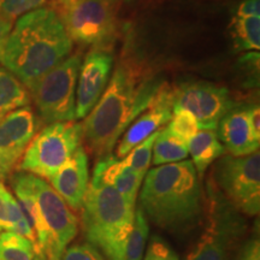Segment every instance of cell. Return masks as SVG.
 <instances>
[{
    "label": "cell",
    "mask_w": 260,
    "mask_h": 260,
    "mask_svg": "<svg viewBox=\"0 0 260 260\" xmlns=\"http://www.w3.org/2000/svg\"><path fill=\"white\" fill-rule=\"evenodd\" d=\"M161 84L134 61L119 63L95 106L81 123L86 151L98 159L111 154L126 128L151 106Z\"/></svg>",
    "instance_id": "6da1fadb"
},
{
    "label": "cell",
    "mask_w": 260,
    "mask_h": 260,
    "mask_svg": "<svg viewBox=\"0 0 260 260\" xmlns=\"http://www.w3.org/2000/svg\"><path fill=\"white\" fill-rule=\"evenodd\" d=\"M71 50L73 41L59 16L51 8H39L17 18L0 64L29 90Z\"/></svg>",
    "instance_id": "7a4b0ae2"
},
{
    "label": "cell",
    "mask_w": 260,
    "mask_h": 260,
    "mask_svg": "<svg viewBox=\"0 0 260 260\" xmlns=\"http://www.w3.org/2000/svg\"><path fill=\"white\" fill-rule=\"evenodd\" d=\"M141 209L155 225L186 233L204 214L203 190L191 160L155 167L147 171L140 191Z\"/></svg>",
    "instance_id": "3957f363"
},
{
    "label": "cell",
    "mask_w": 260,
    "mask_h": 260,
    "mask_svg": "<svg viewBox=\"0 0 260 260\" xmlns=\"http://www.w3.org/2000/svg\"><path fill=\"white\" fill-rule=\"evenodd\" d=\"M81 210L88 243L102 249L110 260H125L135 207L130 206L116 188L92 178Z\"/></svg>",
    "instance_id": "277c9868"
},
{
    "label": "cell",
    "mask_w": 260,
    "mask_h": 260,
    "mask_svg": "<svg viewBox=\"0 0 260 260\" xmlns=\"http://www.w3.org/2000/svg\"><path fill=\"white\" fill-rule=\"evenodd\" d=\"M71 41L106 50L117 35L115 0H52Z\"/></svg>",
    "instance_id": "5b68a950"
},
{
    "label": "cell",
    "mask_w": 260,
    "mask_h": 260,
    "mask_svg": "<svg viewBox=\"0 0 260 260\" xmlns=\"http://www.w3.org/2000/svg\"><path fill=\"white\" fill-rule=\"evenodd\" d=\"M32 189L41 220L38 256L42 260H59L79 234V218L46 180L32 175Z\"/></svg>",
    "instance_id": "8992f818"
},
{
    "label": "cell",
    "mask_w": 260,
    "mask_h": 260,
    "mask_svg": "<svg viewBox=\"0 0 260 260\" xmlns=\"http://www.w3.org/2000/svg\"><path fill=\"white\" fill-rule=\"evenodd\" d=\"M82 56L75 53L45 74L28 90L41 122L51 124L75 119L76 86Z\"/></svg>",
    "instance_id": "52a82bcc"
},
{
    "label": "cell",
    "mask_w": 260,
    "mask_h": 260,
    "mask_svg": "<svg viewBox=\"0 0 260 260\" xmlns=\"http://www.w3.org/2000/svg\"><path fill=\"white\" fill-rule=\"evenodd\" d=\"M82 141L81 123L56 122L37 133L18 164V171L50 181Z\"/></svg>",
    "instance_id": "ba28073f"
},
{
    "label": "cell",
    "mask_w": 260,
    "mask_h": 260,
    "mask_svg": "<svg viewBox=\"0 0 260 260\" xmlns=\"http://www.w3.org/2000/svg\"><path fill=\"white\" fill-rule=\"evenodd\" d=\"M219 194L237 212L253 217L260 210V154L224 155L213 171Z\"/></svg>",
    "instance_id": "9c48e42d"
},
{
    "label": "cell",
    "mask_w": 260,
    "mask_h": 260,
    "mask_svg": "<svg viewBox=\"0 0 260 260\" xmlns=\"http://www.w3.org/2000/svg\"><path fill=\"white\" fill-rule=\"evenodd\" d=\"M204 233L190 247L186 260H230L246 230L245 219L220 194H211Z\"/></svg>",
    "instance_id": "30bf717a"
},
{
    "label": "cell",
    "mask_w": 260,
    "mask_h": 260,
    "mask_svg": "<svg viewBox=\"0 0 260 260\" xmlns=\"http://www.w3.org/2000/svg\"><path fill=\"white\" fill-rule=\"evenodd\" d=\"M235 105L225 87L211 82H186L174 89V107L188 110L200 129H217L220 119Z\"/></svg>",
    "instance_id": "8fae6325"
},
{
    "label": "cell",
    "mask_w": 260,
    "mask_h": 260,
    "mask_svg": "<svg viewBox=\"0 0 260 260\" xmlns=\"http://www.w3.org/2000/svg\"><path fill=\"white\" fill-rule=\"evenodd\" d=\"M41 121L31 107H18L0 119V174L11 176L25 149L40 128Z\"/></svg>",
    "instance_id": "7c38bea8"
},
{
    "label": "cell",
    "mask_w": 260,
    "mask_h": 260,
    "mask_svg": "<svg viewBox=\"0 0 260 260\" xmlns=\"http://www.w3.org/2000/svg\"><path fill=\"white\" fill-rule=\"evenodd\" d=\"M113 57L107 50L89 51L81 64L76 86L75 118H84L95 106L111 77Z\"/></svg>",
    "instance_id": "4fadbf2b"
},
{
    "label": "cell",
    "mask_w": 260,
    "mask_h": 260,
    "mask_svg": "<svg viewBox=\"0 0 260 260\" xmlns=\"http://www.w3.org/2000/svg\"><path fill=\"white\" fill-rule=\"evenodd\" d=\"M174 109V89L161 84L153 103L126 128L116 149V158L121 159L142 142L146 138L158 132L171 119Z\"/></svg>",
    "instance_id": "5bb4252c"
},
{
    "label": "cell",
    "mask_w": 260,
    "mask_h": 260,
    "mask_svg": "<svg viewBox=\"0 0 260 260\" xmlns=\"http://www.w3.org/2000/svg\"><path fill=\"white\" fill-rule=\"evenodd\" d=\"M50 183L71 210H81L89 184V158L83 146L77 147L73 155L51 177Z\"/></svg>",
    "instance_id": "9a60e30c"
},
{
    "label": "cell",
    "mask_w": 260,
    "mask_h": 260,
    "mask_svg": "<svg viewBox=\"0 0 260 260\" xmlns=\"http://www.w3.org/2000/svg\"><path fill=\"white\" fill-rule=\"evenodd\" d=\"M248 107L235 105L217 125L219 141L234 157H243L259 151L260 141L254 138L249 125Z\"/></svg>",
    "instance_id": "2e32d148"
},
{
    "label": "cell",
    "mask_w": 260,
    "mask_h": 260,
    "mask_svg": "<svg viewBox=\"0 0 260 260\" xmlns=\"http://www.w3.org/2000/svg\"><path fill=\"white\" fill-rule=\"evenodd\" d=\"M144 178L132 168L126 167L122 159L111 154L99 159L93 171V180L116 188L126 203L133 207H135Z\"/></svg>",
    "instance_id": "e0dca14e"
},
{
    "label": "cell",
    "mask_w": 260,
    "mask_h": 260,
    "mask_svg": "<svg viewBox=\"0 0 260 260\" xmlns=\"http://www.w3.org/2000/svg\"><path fill=\"white\" fill-rule=\"evenodd\" d=\"M0 232H15L27 237L34 245L35 253L38 254L35 234L29 225L17 199L3 182H0Z\"/></svg>",
    "instance_id": "ac0fdd59"
},
{
    "label": "cell",
    "mask_w": 260,
    "mask_h": 260,
    "mask_svg": "<svg viewBox=\"0 0 260 260\" xmlns=\"http://www.w3.org/2000/svg\"><path fill=\"white\" fill-rule=\"evenodd\" d=\"M187 146L188 154H190L191 162L199 176H203L206 169L225 153V148L216 132L211 129H200Z\"/></svg>",
    "instance_id": "d6986e66"
},
{
    "label": "cell",
    "mask_w": 260,
    "mask_h": 260,
    "mask_svg": "<svg viewBox=\"0 0 260 260\" xmlns=\"http://www.w3.org/2000/svg\"><path fill=\"white\" fill-rule=\"evenodd\" d=\"M30 104V94L10 71L0 67V119L18 107Z\"/></svg>",
    "instance_id": "ffe728a7"
},
{
    "label": "cell",
    "mask_w": 260,
    "mask_h": 260,
    "mask_svg": "<svg viewBox=\"0 0 260 260\" xmlns=\"http://www.w3.org/2000/svg\"><path fill=\"white\" fill-rule=\"evenodd\" d=\"M188 157V146L172 136L167 128L159 130L152 149V162L155 167L184 160Z\"/></svg>",
    "instance_id": "44dd1931"
},
{
    "label": "cell",
    "mask_w": 260,
    "mask_h": 260,
    "mask_svg": "<svg viewBox=\"0 0 260 260\" xmlns=\"http://www.w3.org/2000/svg\"><path fill=\"white\" fill-rule=\"evenodd\" d=\"M230 34L236 51H258L260 48V18L235 17Z\"/></svg>",
    "instance_id": "7402d4cb"
},
{
    "label": "cell",
    "mask_w": 260,
    "mask_h": 260,
    "mask_svg": "<svg viewBox=\"0 0 260 260\" xmlns=\"http://www.w3.org/2000/svg\"><path fill=\"white\" fill-rule=\"evenodd\" d=\"M34 245L15 232L0 233V260H34Z\"/></svg>",
    "instance_id": "603a6c76"
},
{
    "label": "cell",
    "mask_w": 260,
    "mask_h": 260,
    "mask_svg": "<svg viewBox=\"0 0 260 260\" xmlns=\"http://www.w3.org/2000/svg\"><path fill=\"white\" fill-rule=\"evenodd\" d=\"M149 233L147 216L141 207L138 209L134 217V225L130 233L125 251V260H142L146 242Z\"/></svg>",
    "instance_id": "cb8c5ba5"
},
{
    "label": "cell",
    "mask_w": 260,
    "mask_h": 260,
    "mask_svg": "<svg viewBox=\"0 0 260 260\" xmlns=\"http://www.w3.org/2000/svg\"><path fill=\"white\" fill-rule=\"evenodd\" d=\"M165 128L172 136L187 145L200 130L197 118L188 110L177 109V107L172 109L171 119Z\"/></svg>",
    "instance_id": "d4e9b609"
},
{
    "label": "cell",
    "mask_w": 260,
    "mask_h": 260,
    "mask_svg": "<svg viewBox=\"0 0 260 260\" xmlns=\"http://www.w3.org/2000/svg\"><path fill=\"white\" fill-rule=\"evenodd\" d=\"M159 130L149 135L148 138H146L144 141L136 145L134 148H132V151L122 159V161L124 162L126 167L132 168L133 170L144 177L147 174L149 164H151L152 149H153L154 141L157 139Z\"/></svg>",
    "instance_id": "484cf974"
},
{
    "label": "cell",
    "mask_w": 260,
    "mask_h": 260,
    "mask_svg": "<svg viewBox=\"0 0 260 260\" xmlns=\"http://www.w3.org/2000/svg\"><path fill=\"white\" fill-rule=\"evenodd\" d=\"M47 2L52 0H0V12L14 22L32 10L42 8Z\"/></svg>",
    "instance_id": "4316f807"
},
{
    "label": "cell",
    "mask_w": 260,
    "mask_h": 260,
    "mask_svg": "<svg viewBox=\"0 0 260 260\" xmlns=\"http://www.w3.org/2000/svg\"><path fill=\"white\" fill-rule=\"evenodd\" d=\"M144 260H180V258L167 241L154 235L148 243Z\"/></svg>",
    "instance_id": "83f0119b"
},
{
    "label": "cell",
    "mask_w": 260,
    "mask_h": 260,
    "mask_svg": "<svg viewBox=\"0 0 260 260\" xmlns=\"http://www.w3.org/2000/svg\"><path fill=\"white\" fill-rule=\"evenodd\" d=\"M59 260H105V258L90 243L82 242L68 247Z\"/></svg>",
    "instance_id": "f1b7e54d"
},
{
    "label": "cell",
    "mask_w": 260,
    "mask_h": 260,
    "mask_svg": "<svg viewBox=\"0 0 260 260\" xmlns=\"http://www.w3.org/2000/svg\"><path fill=\"white\" fill-rule=\"evenodd\" d=\"M236 260H260V242L258 235H253L243 243Z\"/></svg>",
    "instance_id": "f546056e"
},
{
    "label": "cell",
    "mask_w": 260,
    "mask_h": 260,
    "mask_svg": "<svg viewBox=\"0 0 260 260\" xmlns=\"http://www.w3.org/2000/svg\"><path fill=\"white\" fill-rule=\"evenodd\" d=\"M260 0H243L236 11V17H259Z\"/></svg>",
    "instance_id": "4dcf8cb0"
},
{
    "label": "cell",
    "mask_w": 260,
    "mask_h": 260,
    "mask_svg": "<svg viewBox=\"0 0 260 260\" xmlns=\"http://www.w3.org/2000/svg\"><path fill=\"white\" fill-rule=\"evenodd\" d=\"M248 121L253 135L260 141V110L258 105L248 107Z\"/></svg>",
    "instance_id": "1f68e13d"
},
{
    "label": "cell",
    "mask_w": 260,
    "mask_h": 260,
    "mask_svg": "<svg viewBox=\"0 0 260 260\" xmlns=\"http://www.w3.org/2000/svg\"><path fill=\"white\" fill-rule=\"evenodd\" d=\"M12 23L14 22L6 18L4 15L0 12V57H2L3 51H4L5 44L8 41L10 32L12 30Z\"/></svg>",
    "instance_id": "d6a6232c"
},
{
    "label": "cell",
    "mask_w": 260,
    "mask_h": 260,
    "mask_svg": "<svg viewBox=\"0 0 260 260\" xmlns=\"http://www.w3.org/2000/svg\"><path fill=\"white\" fill-rule=\"evenodd\" d=\"M2 180H3V176H2V174H0V182H2Z\"/></svg>",
    "instance_id": "836d02e7"
},
{
    "label": "cell",
    "mask_w": 260,
    "mask_h": 260,
    "mask_svg": "<svg viewBox=\"0 0 260 260\" xmlns=\"http://www.w3.org/2000/svg\"><path fill=\"white\" fill-rule=\"evenodd\" d=\"M34 260H42V259H41V258H39V256H38V258H35Z\"/></svg>",
    "instance_id": "e575fe53"
}]
</instances>
